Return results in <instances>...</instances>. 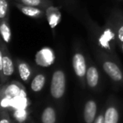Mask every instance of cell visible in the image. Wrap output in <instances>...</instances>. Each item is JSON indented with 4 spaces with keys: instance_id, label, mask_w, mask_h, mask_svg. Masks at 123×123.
<instances>
[{
    "instance_id": "1",
    "label": "cell",
    "mask_w": 123,
    "mask_h": 123,
    "mask_svg": "<svg viewBox=\"0 0 123 123\" xmlns=\"http://www.w3.org/2000/svg\"><path fill=\"white\" fill-rule=\"evenodd\" d=\"M66 87L65 75L62 71L58 70L53 74L51 83V94L52 97L58 99L64 94Z\"/></svg>"
},
{
    "instance_id": "2",
    "label": "cell",
    "mask_w": 123,
    "mask_h": 123,
    "mask_svg": "<svg viewBox=\"0 0 123 123\" xmlns=\"http://www.w3.org/2000/svg\"><path fill=\"white\" fill-rule=\"evenodd\" d=\"M54 60L55 55L51 48H42L36 55V62L41 67H49L53 63Z\"/></svg>"
},
{
    "instance_id": "3",
    "label": "cell",
    "mask_w": 123,
    "mask_h": 123,
    "mask_svg": "<svg viewBox=\"0 0 123 123\" xmlns=\"http://www.w3.org/2000/svg\"><path fill=\"white\" fill-rule=\"evenodd\" d=\"M14 5L19 9V10L25 15L31 18H40L44 14L43 9L38 7H33V6L25 5V4H19V3L14 2Z\"/></svg>"
},
{
    "instance_id": "4",
    "label": "cell",
    "mask_w": 123,
    "mask_h": 123,
    "mask_svg": "<svg viewBox=\"0 0 123 123\" xmlns=\"http://www.w3.org/2000/svg\"><path fill=\"white\" fill-rule=\"evenodd\" d=\"M73 67L76 75L79 77H84L86 74L85 60L82 54L77 53L73 57Z\"/></svg>"
},
{
    "instance_id": "5",
    "label": "cell",
    "mask_w": 123,
    "mask_h": 123,
    "mask_svg": "<svg viewBox=\"0 0 123 123\" xmlns=\"http://www.w3.org/2000/svg\"><path fill=\"white\" fill-rule=\"evenodd\" d=\"M104 70L113 80L120 81L122 79V74H121L120 68L117 67V65L111 62H105L103 65Z\"/></svg>"
},
{
    "instance_id": "6",
    "label": "cell",
    "mask_w": 123,
    "mask_h": 123,
    "mask_svg": "<svg viewBox=\"0 0 123 123\" xmlns=\"http://www.w3.org/2000/svg\"><path fill=\"white\" fill-rule=\"evenodd\" d=\"M96 114V103L89 100L86 103L84 107V120L86 123H92Z\"/></svg>"
},
{
    "instance_id": "7",
    "label": "cell",
    "mask_w": 123,
    "mask_h": 123,
    "mask_svg": "<svg viewBox=\"0 0 123 123\" xmlns=\"http://www.w3.org/2000/svg\"><path fill=\"white\" fill-rule=\"evenodd\" d=\"M14 1L16 3L25 4V5L38 7L41 8V9L48 8L52 5V1L51 0H14Z\"/></svg>"
},
{
    "instance_id": "8",
    "label": "cell",
    "mask_w": 123,
    "mask_h": 123,
    "mask_svg": "<svg viewBox=\"0 0 123 123\" xmlns=\"http://www.w3.org/2000/svg\"><path fill=\"white\" fill-rule=\"evenodd\" d=\"M115 37V33L112 31V29L110 27H107L103 33L101 34L100 37L99 38V42L104 47H109V42L113 40Z\"/></svg>"
},
{
    "instance_id": "9",
    "label": "cell",
    "mask_w": 123,
    "mask_h": 123,
    "mask_svg": "<svg viewBox=\"0 0 123 123\" xmlns=\"http://www.w3.org/2000/svg\"><path fill=\"white\" fill-rule=\"evenodd\" d=\"M0 69L3 70L4 74L6 76H10L14 73V65L9 56H2V63L0 64Z\"/></svg>"
},
{
    "instance_id": "10",
    "label": "cell",
    "mask_w": 123,
    "mask_h": 123,
    "mask_svg": "<svg viewBox=\"0 0 123 123\" xmlns=\"http://www.w3.org/2000/svg\"><path fill=\"white\" fill-rule=\"evenodd\" d=\"M99 81V74L94 67H90L87 71V83L90 87H95Z\"/></svg>"
},
{
    "instance_id": "11",
    "label": "cell",
    "mask_w": 123,
    "mask_h": 123,
    "mask_svg": "<svg viewBox=\"0 0 123 123\" xmlns=\"http://www.w3.org/2000/svg\"><path fill=\"white\" fill-rule=\"evenodd\" d=\"M119 114L115 107H109L105 114V123H118Z\"/></svg>"
},
{
    "instance_id": "12",
    "label": "cell",
    "mask_w": 123,
    "mask_h": 123,
    "mask_svg": "<svg viewBox=\"0 0 123 123\" xmlns=\"http://www.w3.org/2000/svg\"><path fill=\"white\" fill-rule=\"evenodd\" d=\"M41 121L43 123H55L56 113L51 107H47L44 110L41 116Z\"/></svg>"
},
{
    "instance_id": "13",
    "label": "cell",
    "mask_w": 123,
    "mask_h": 123,
    "mask_svg": "<svg viewBox=\"0 0 123 123\" xmlns=\"http://www.w3.org/2000/svg\"><path fill=\"white\" fill-rule=\"evenodd\" d=\"M45 82H46V78L43 74H39L36 76L31 83V89L35 92L41 90L45 84Z\"/></svg>"
},
{
    "instance_id": "14",
    "label": "cell",
    "mask_w": 123,
    "mask_h": 123,
    "mask_svg": "<svg viewBox=\"0 0 123 123\" xmlns=\"http://www.w3.org/2000/svg\"><path fill=\"white\" fill-rule=\"evenodd\" d=\"M0 32H1L4 41L7 43L9 42L11 39V31L7 21H5L4 19H2V23L0 25Z\"/></svg>"
},
{
    "instance_id": "15",
    "label": "cell",
    "mask_w": 123,
    "mask_h": 123,
    "mask_svg": "<svg viewBox=\"0 0 123 123\" xmlns=\"http://www.w3.org/2000/svg\"><path fill=\"white\" fill-rule=\"evenodd\" d=\"M11 105L15 107L16 109H25V106L27 105V100L25 99V94L23 91L19 96L12 99Z\"/></svg>"
},
{
    "instance_id": "16",
    "label": "cell",
    "mask_w": 123,
    "mask_h": 123,
    "mask_svg": "<svg viewBox=\"0 0 123 123\" xmlns=\"http://www.w3.org/2000/svg\"><path fill=\"white\" fill-rule=\"evenodd\" d=\"M48 9H49L50 11H51V14H49V16H48V20H49V24L50 25H51V27L54 28L55 26L56 25L58 24V22H59L60 19H61V15H60L59 12H55V8L53 7V6H50V7L47 8Z\"/></svg>"
},
{
    "instance_id": "17",
    "label": "cell",
    "mask_w": 123,
    "mask_h": 123,
    "mask_svg": "<svg viewBox=\"0 0 123 123\" xmlns=\"http://www.w3.org/2000/svg\"><path fill=\"white\" fill-rule=\"evenodd\" d=\"M22 93V91L19 89V87L14 84L9 85L6 89V97L9 98V99H14V98L19 96Z\"/></svg>"
},
{
    "instance_id": "18",
    "label": "cell",
    "mask_w": 123,
    "mask_h": 123,
    "mask_svg": "<svg viewBox=\"0 0 123 123\" xmlns=\"http://www.w3.org/2000/svg\"><path fill=\"white\" fill-rule=\"evenodd\" d=\"M9 12V0H0V19H4Z\"/></svg>"
},
{
    "instance_id": "19",
    "label": "cell",
    "mask_w": 123,
    "mask_h": 123,
    "mask_svg": "<svg viewBox=\"0 0 123 123\" xmlns=\"http://www.w3.org/2000/svg\"><path fill=\"white\" fill-rule=\"evenodd\" d=\"M19 73L20 78L22 80L26 81L29 79L30 75H31V71H30L29 67L27 66V64L25 63H20L19 65Z\"/></svg>"
},
{
    "instance_id": "20",
    "label": "cell",
    "mask_w": 123,
    "mask_h": 123,
    "mask_svg": "<svg viewBox=\"0 0 123 123\" xmlns=\"http://www.w3.org/2000/svg\"><path fill=\"white\" fill-rule=\"evenodd\" d=\"M14 116L19 121H24L26 118V111H25V109H17L14 113Z\"/></svg>"
},
{
    "instance_id": "21",
    "label": "cell",
    "mask_w": 123,
    "mask_h": 123,
    "mask_svg": "<svg viewBox=\"0 0 123 123\" xmlns=\"http://www.w3.org/2000/svg\"><path fill=\"white\" fill-rule=\"evenodd\" d=\"M117 36H118V39H119L121 42H123V23H121L119 28H118Z\"/></svg>"
},
{
    "instance_id": "22",
    "label": "cell",
    "mask_w": 123,
    "mask_h": 123,
    "mask_svg": "<svg viewBox=\"0 0 123 123\" xmlns=\"http://www.w3.org/2000/svg\"><path fill=\"white\" fill-rule=\"evenodd\" d=\"M94 123H105V116H99L96 118Z\"/></svg>"
},
{
    "instance_id": "23",
    "label": "cell",
    "mask_w": 123,
    "mask_h": 123,
    "mask_svg": "<svg viewBox=\"0 0 123 123\" xmlns=\"http://www.w3.org/2000/svg\"><path fill=\"white\" fill-rule=\"evenodd\" d=\"M0 123H9V122L7 119H2L1 120V121H0Z\"/></svg>"
},
{
    "instance_id": "24",
    "label": "cell",
    "mask_w": 123,
    "mask_h": 123,
    "mask_svg": "<svg viewBox=\"0 0 123 123\" xmlns=\"http://www.w3.org/2000/svg\"><path fill=\"white\" fill-rule=\"evenodd\" d=\"M65 1H66V2H74V0H65Z\"/></svg>"
},
{
    "instance_id": "25",
    "label": "cell",
    "mask_w": 123,
    "mask_h": 123,
    "mask_svg": "<svg viewBox=\"0 0 123 123\" xmlns=\"http://www.w3.org/2000/svg\"><path fill=\"white\" fill-rule=\"evenodd\" d=\"M122 50H123V44H122Z\"/></svg>"
},
{
    "instance_id": "26",
    "label": "cell",
    "mask_w": 123,
    "mask_h": 123,
    "mask_svg": "<svg viewBox=\"0 0 123 123\" xmlns=\"http://www.w3.org/2000/svg\"></svg>"
}]
</instances>
